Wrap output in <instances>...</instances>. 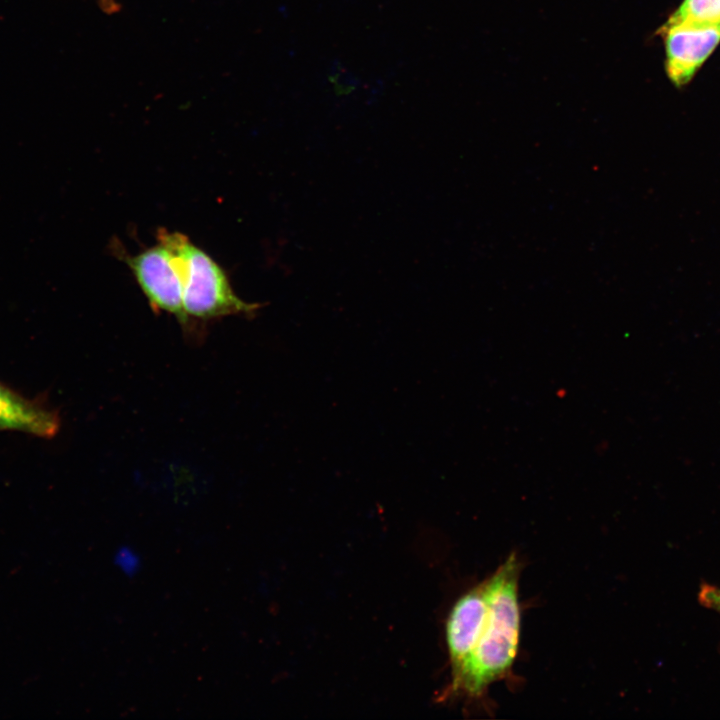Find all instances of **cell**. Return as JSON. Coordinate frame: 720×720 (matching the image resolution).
<instances>
[{"mask_svg":"<svg viewBox=\"0 0 720 720\" xmlns=\"http://www.w3.org/2000/svg\"><path fill=\"white\" fill-rule=\"evenodd\" d=\"M519 561L510 554L485 580L488 610L477 642L460 669L451 675L450 695L479 697L495 681L510 672L520 637L518 597Z\"/></svg>","mask_w":720,"mask_h":720,"instance_id":"obj_1","label":"cell"},{"mask_svg":"<svg viewBox=\"0 0 720 720\" xmlns=\"http://www.w3.org/2000/svg\"><path fill=\"white\" fill-rule=\"evenodd\" d=\"M100 8L107 14H114L120 10L116 0H97Z\"/></svg>","mask_w":720,"mask_h":720,"instance_id":"obj_10","label":"cell"},{"mask_svg":"<svg viewBox=\"0 0 720 720\" xmlns=\"http://www.w3.org/2000/svg\"><path fill=\"white\" fill-rule=\"evenodd\" d=\"M154 312L173 315L185 332L198 330L183 309L182 283L175 258L161 243L131 255L119 253Z\"/></svg>","mask_w":720,"mask_h":720,"instance_id":"obj_3","label":"cell"},{"mask_svg":"<svg viewBox=\"0 0 720 720\" xmlns=\"http://www.w3.org/2000/svg\"><path fill=\"white\" fill-rule=\"evenodd\" d=\"M667 22L720 24V0H684Z\"/></svg>","mask_w":720,"mask_h":720,"instance_id":"obj_7","label":"cell"},{"mask_svg":"<svg viewBox=\"0 0 720 720\" xmlns=\"http://www.w3.org/2000/svg\"><path fill=\"white\" fill-rule=\"evenodd\" d=\"M116 563L127 574H134L139 567L137 555L129 548H121L116 555Z\"/></svg>","mask_w":720,"mask_h":720,"instance_id":"obj_9","label":"cell"},{"mask_svg":"<svg viewBox=\"0 0 720 720\" xmlns=\"http://www.w3.org/2000/svg\"><path fill=\"white\" fill-rule=\"evenodd\" d=\"M58 412L39 399L28 398L0 382V431H17L53 438L59 431Z\"/></svg>","mask_w":720,"mask_h":720,"instance_id":"obj_6","label":"cell"},{"mask_svg":"<svg viewBox=\"0 0 720 720\" xmlns=\"http://www.w3.org/2000/svg\"><path fill=\"white\" fill-rule=\"evenodd\" d=\"M157 240L175 258L182 283L183 309L194 323L232 315L251 318L263 307L238 297L222 267L186 235L160 228Z\"/></svg>","mask_w":720,"mask_h":720,"instance_id":"obj_2","label":"cell"},{"mask_svg":"<svg viewBox=\"0 0 720 720\" xmlns=\"http://www.w3.org/2000/svg\"><path fill=\"white\" fill-rule=\"evenodd\" d=\"M660 33L665 44V68L675 86L687 84L720 42V24L666 22Z\"/></svg>","mask_w":720,"mask_h":720,"instance_id":"obj_4","label":"cell"},{"mask_svg":"<svg viewBox=\"0 0 720 720\" xmlns=\"http://www.w3.org/2000/svg\"><path fill=\"white\" fill-rule=\"evenodd\" d=\"M698 599L705 607L720 613V588L704 584L701 586Z\"/></svg>","mask_w":720,"mask_h":720,"instance_id":"obj_8","label":"cell"},{"mask_svg":"<svg viewBox=\"0 0 720 720\" xmlns=\"http://www.w3.org/2000/svg\"><path fill=\"white\" fill-rule=\"evenodd\" d=\"M488 610L486 582L462 595L452 607L446 623L451 675L455 674L473 650Z\"/></svg>","mask_w":720,"mask_h":720,"instance_id":"obj_5","label":"cell"}]
</instances>
